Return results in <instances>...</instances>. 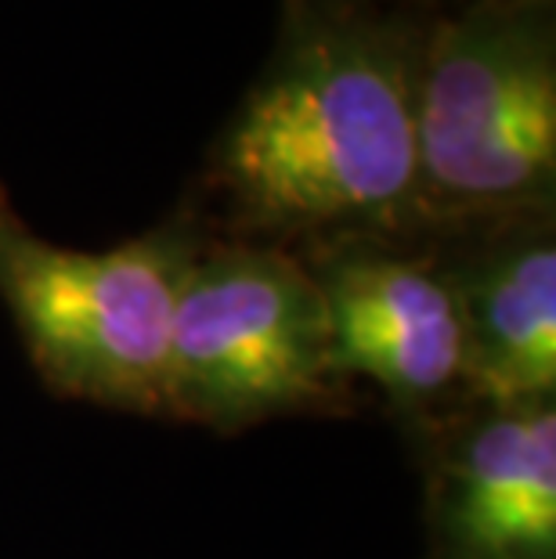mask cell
Here are the masks:
<instances>
[{
	"label": "cell",
	"mask_w": 556,
	"mask_h": 559,
	"mask_svg": "<svg viewBox=\"0 0 556 559\" xmlns=\"http://www.w3.org/2000/svg\"><path fill=\"white\" fill-rule=\"evenodd\" d=\"M419 217L539 210L556 181V58L542 4H481L412 69Z\"/></svg>",
	"instance_id": "obj_2"
},
{
	"label": "cell",
	"mask_w": 556,
	"mask_h": 559,
	"mask_svg": "<svg viewBox=\"0 0 556 559\" xmlns=\"http://www.w3.org/2000/svg\"><path fill=\"white\" fill-rule=\"evenodd\" d=\"M333 376L315 271L275 246L196 253L174 307L163 412L232 430L311 404Z\"/></svg>",
	"instance_id": "obj_4"
},
{
	"label": "cell",
	"mask_w": 556,
	"mask_h": 559,
	"mask_svg": "<svg viewBox=\"0 0 556 559\" xmlns=\"http://www.w3.org/2000/svg\"><path fill=\"white\" fill-rule=\"evenodd\" d=\"M333 372L365 376L401 404H423L463 379L466 336L456 278L427 260L351 249L315 271Z\"/></svg>",
	"instance_id": "obj_5"
},
{
	"label": "cell",
	"mask_w": 556,
	"mask_h": 559,
	"mask_svg": "<svg viewBox=\"0 0 556 559\" xmlns=\"http://www.w3.org/2000/svg\"><path fill=\"white\" fill-rule=\"evenodd\" d=\"M463 383L492 412L531 408L556 390V246L542 228L495 242L463 282Z\"/></svg>",
	"instance_id": "obj_7"
},
{
	"label": "cell",
	"mask_w": 556,
	"mask_h": 559,
	"mask_svg": "<svg viewBox=\"0 0 556 559\" xmlns=\"http://www.w3.org/2000/svg\"><path fill=\"white\" fill-rule=\"evenodd\" d=\"M412 69L369 19L315 15L232 116L217 188L253 231H380L419 217Z\"/></svg>",
	"instance_id": "obj_1"
},
{
	"label": "cell",
	"mask_w": 556,
	"mask_h": 559,
	"mask_svg": "<svg viewBox=\"0 0 556 559\" xmlns=\"http://www.w3.org/2000/svg\"><path fill=\"white\" fill-rule=\"evenodd\" d=\"M517 4H546V0H517Z\"/></svg>",
	"instance_id": "obj_8"
},
{
	"label": "cell",
	"mask_w": 556,
	"mask_h": 559,
	"mask_svg": "<svg viewBox=\"0 0 556 559\" xmlns=\"http://www.w3.org/2000/svg\"><path fill=\"white\" fill-rule=\"evenodd\" d=\"M192 260L177 231L102 253L55 246L0 185V300L58 394L163 412L174 307Z\"/></svg>",
	"instance_id": "obj_3"
},
{
	"label": "cell",
	"mask_w": 556,
	"mask_h": 559,
	"mask_svg": "<svg viewBox=\"0 0 556 559\" xmlns=\"http://www.w3.org/2000/svg\"><path fill=\"white\" fill-rule=\"evenodd\" d=\"M448 559H556V408L492 412L459 444L441 506Z\"/></svg>",
	"instance_id": "obj_6"
}]
</instances>
